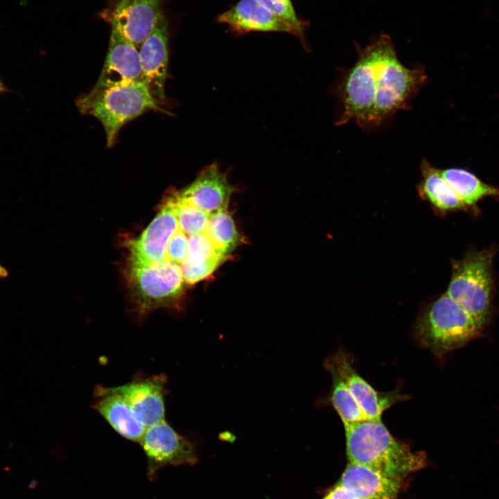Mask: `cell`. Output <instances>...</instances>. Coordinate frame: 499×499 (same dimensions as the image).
Masks as SVG:
<instances>
[{"instance_id":"obj_23","label":"cell","mask_w":499,"mask_h":499,"mask_svg":"<svg viewBox=\"0 0 499 499\" xmlns=\"http://www.w3.org/2000/svg\"><path fill=\"white\" fill-rule=\"evenodd\" d=\"M324 367L332 378L330 401L344 427L367 419L358 402L337 371L329 366Z\"/></svg>"},{"instance_id":"obj_27","label":"cell","mask_w":499,"mask_h":499,"mask_svg":"<svg viewBox=\"0 0 499 499\" xmlns=\"http://www.w3.org/2000/svg\"><path fill=\"white\" fill-rule=\"evenodd\" d=\"M322 499H356L342 486L336 484Z\"/></svg>"},{"instance_id":"obj_5","label":"cell","mask_w":499,"mask_h":499,"mask_svg":"<svg viewBox=\"0 0 499 499\" xmlns=\"http://www.w3.org/2000/svg\"><path fill=\"white\" fill-rule=\"evenodd\" d=\"M493 256V250H484L454 261L446 292L482 328L490 313Z\"/></svg>"},{"instance_id":"obj_4","label":"cell","mask_w":499,"mask_h":499,"mask_svg":"<svg viewBox=\"0 0 499 499\" xmlns=\"http://www.w3.org/2000/svg\"><path fill=\"white\" fill-rule=\"evenodd\" d=\"M391 42L390 37L383 34L365 48L358 49V59L347 73L340 89L343 109L337 125L356 119L360 127H367L374 104L380 63Z\"/></svg>"},{"instance_id":"obj_25","label":"cell","mask_w":499,"mask_h":499,"mask_svg":"<svg viewBox=\"0 0 499 499\" xmlns=\"http://www.w3.org/2000/svg\"><path fill=\"white\" fill-rule=\"evenodd\" d=\"M279 20L291 28L294 35L303 42L306 23L301 20L291 0H257Z\"/></svg>"},{"instance_id":"obj_3","label":"cell","mask_w":499,"mask_h":499,"mask_svg":"<svg viewBox=\"0 0 499 499\" xmlns=\"http://www.w3.org/2000/svg\"><path fill=\"white\" fill-rule=\"evenodd\" d=\"M482 328L446 292L441 295L417 322V340L441 356L481 335Z\"/></svg>"},{"instance_id":"obj_24","label":"cell","mask_w":499,"mask_h":499,"mask_svg":"<svg viewBox=\"0 0 499 499\" xmlns=\"http://www.w3.org/2000/svg\"><path fill=\"white\" fill-rule=\"evenodd\" d=\"M169 200L173 204L180 230L189 236L205 231L210 213L194 206L177 192Z\"/></svg>"},{"instance_id":"obj_9","label":"cell","mask_w":499,"mask_h":499,"mask_svg":"<svg viewBox=\"0 0 499 499\" xmlns=\"http://www.w3.org/2000/svg\"><path fill=\"white\" fill-rule=\"evenodd\" d=\"M164 0H119L109 19L114 28L139 48L163 15Z\"/></svg>"},{"instance_id":"obj_22","label":"cell","mask_w":499,"mask_h":499,"mask_svg":"<svg viewBox=\"0 0 499 499\" xmlns=\"http://www.w3.org/2000/svg\"><path fill=\"white\" fill-rule=\"evenodd\" d=\"M204 231L216 250L225 259L240 242V236L234 221L226 209L210 213Z\"/></svg>"},{"instance_id":"obj_15","label":"cell","mask_w":499,"mask_h":499,"mask_svg":"<svg viewBox=\"0 0 499 499\" xmlns=\"http://www.w3.org/2000/svg\"><path fill=\"white\" fill-rule=\"evenodd\" d=\"M93 407L121 436L140 442L146 428L137 419L116 387H96Z\"/></svg>"},{"instance_id":"obj_14","label":"cell","mask_w":499,"mask_h":499,"mask_svg":"<svg viewBox=\"0 0 499 499\" xmlns=\"http://www.w3.org/2000/svg\"><path fill=\"white\" fill-rule=\"evenodd\" d=\"M143 81L138 48L112 28L105 64L94 86L111 87Z\"/></svg>"},{"instance_id":"obj_20","label":"cell","mask_w":499,"mask_h":499,"mask_svg":"<svg viewBox=\"0 0 499 499\" xmlns=\"http://www.w3.org/2000/svg\"><path fill=\"white\" fill-rule=\"evenodd\" d=\"M421 171L422 180L419 186V193L438 209L450 211L468 207L443 177L440 170L425 159L421 161Z\"/></svg>"},{"instance_id":"obj_21","label":"cell","mask_w":499,"mask_h":499,"mask_svg":"<svg viewBox=\"0 0 499 499\" xmlns=\"http://www.w3.org/2000/svg\"><path fill=\"white\" fill-rule=\"evenodd\" d=\"M440 173L467 207H474L482 198L487 196H499L498 188L484 183L466 170L447 168L440 170Z\"/></svg>"},{"instance_id":"obj_6","label":"cell","mask_w":499,"mask_h":499,"mask_svg":"<svg viewBox=\"0 0 499 499\" xmlns=\"http://www.w3.org/2000/svg\"><path fill=\"white\" fill-rule=\"evenodd\" d=\"M426 79L422 67L409 69L401 63L391 42L380 63L374 104L367 127L378 125L396 111L409 108L410 100Z\"/></svg>"},{"instance_id":"obj_7","label":"cell","mask_w":499,"mask_h":499,"mask_svg":"<svg viewBox=\"0 0 499 499\" xmlns=\"http://www.w3.org/2000/svg\"><path fill=\"white\" fill-rule=\"evenodd\" d=\"M129 282L140 314L173 306L184 290L181 268L165 259L149 264L130 263Z\"/></svg>"},{"instance_id":"obj_19","label":"cell","mask_w":499,"mask_h":499,"mask_svg":"<svg viewBox=\"0 0 499 499\" xmlns=\"http://www.w3.org/2000/svg\"><path fill=\"white\" fill-rule=\"evenodd\" d=\"M225 259L205 231L189 235L187 255L180 265L184 282L198 283L210 275Z\"/></svg>"},{"instance_id":"obj_12","label":"cell","mask_w":499,"mask_h":499,"mask_svg":"<svg viewBox=\"0 0 499 499\" xmlns=\"http://www.w3.org/2000/svg\"><path fill=\"white\" fill-rule=\"evenodd\" d=\"M166 377L162 374L136 377L117 386L134 415L146 428L165 420L164 395Z\"/></svg>"},{"instance_id":"obj_26","label":"cell","mask_w":499,"mask_h":499,"mask_svg":"<svg viewBox=\"0 0 499 499\" xmlns=\"http://www.w3.org/2000/svg\"><path fill=\"white\" fill-rule=\"evenodd\" d=\"M188 250V238L180 229L170 238L166 251V259L180 265L186 259Z\"/></svg>"},{"instance_id":"obj_13","label":"cell","mask_w":499,"mask_h":499,"mask_svg":"<svg viewBox=\"0 0 499 499\" xmlns=\"http://www.w3.org/2000/svg\"><path fill=\"white\" fill-rule=\"evenodd\" d=\"M143 81L160 105L165 100L164 85L168 77V28L164 15L155 28L139 47Z\"/></svg>"},{"instance_id":"obj_2","label":"cell","mask_w":499,"mask_h":499,"mask_svg":"<svg viewBox=\"0 0 499 499\" xmlns=\"http://www.w3.org/2000/svg\"><path fill=\"white\" fill-rule=\"evenodd\" d=\"M76 106L80 113L93 116L101 123L110 148L116 143L119 132L125 123L147 112L168 113L152 97L143 81L94 86L76 100Z\"/></svg>"},{"instance_id":"obj_11","label":"cell","mask_w":499,"mask_h":499,"mask_svg":"<svg viewBox=\"0 0 499 499\" xmlns=\"http://www.w3.org/2000/svg\"><path fill=\"white\" fill-rule=\"evenodd\" d=\"M179 229L169 199L137 239L130 243V263L149 264L166 259L168 242Z\"/></svg>"},{"instance_id":"obj_18","label":"cell","mask_w":499,"mask_h":499,"mask_svg":"<svg viewBox=\"0 0 499 499\" xmlns=\"http://www.w3.org/2000/svg\"><path fill=\"white\" fill-rule=\"evenodd\" d=\"M238 35L252 31L285 32L294 35L290 27L279 20L257 0H240L218 17Z\"/></svg>"},{"instance_id":"obj_10","label":"cell","mask_w":499,"mask_h":499,"mask_svg":"<svg viewBox=\"0 0 499 499\" xmlns=\"http://www.w3.org/2000/svg\"><path fill=\"white\" fill-rule=\"evenodd\" d=\"M324 365L333 368L344 381L367 419H381L383 412L399 399L397 394L376 391L358 374L349 355L342 349L329 356Z\"/></svg>"},{"instance_id":"obj_16","label":"cell","mask_w":499,"mask_h":499,"mask_svg":"<svg viewBox=\"0 0 499 499\" xmlns=\"http://www.w3.org/2000/svg\"><path fill=\"white\" fill-rule=\"evenodd\" d=\"M401 482L371 467L349 462L337 484L356 499H397Z\"/></svg>"},{"instance_id":"obj_28","label":"cell","mask_w":499,"mask_h":499,"mask_svg":"<svg viewBox=\"0 0 499 499\" xmlns=\"http://www.w3.org/2000/svg\"><path fill=\"white\" fill-rule=\"evenodd\" d=\"M14 92L12 91L3 82V80L0 77V95L12 93Z\"/></svg>"},{"instance_id":"obj_17","label":"cell","mask_w":499,"mask_h":499,"mask_svg":"<svg viewBox=\"0 0 499 499\" xmlns=\"http://www.w3.org/2000/svg\"><path fill=\"white\" fill-rule=\"evenodd\" d=\"M233 191L225 175L213 164L204 168L192 184L177 193L194 206L212 213L226 209Z\"/></svg>"},{"instance_id":"obj_29","label":"cell","mask_w":499,"mask_h":499,"mask_svg":"<svg viewBox=\"0 0 499 499\" xmlns=\"http://www.w3.org/2000/svg\"><path fill=\"white\" fill-rule=\"evenodd\" d=\"M8 276V271L0 264V279L6 278Z\"/></svg>"},{"instance_id":"obj_1","label":"cell","mask_w":499,"mask_h":499,"mask_svg":"<svg viewBox=\"0 0 499 499\" xmlns=\"http://www.w3.org/2000/svg\"><path fill=\"white\" fill-rule=\"evenodd\" d=\"M349 462L362 464L402 481L422 469L426 456L398 441L381 419H365L344 427Z\"/></svg>"},{"instance_id":"obj_8","label":"cell","mask_w":499,"mask_h":499,"mask_svg":"<svg viewBox=\"0 0 499 499\" xmlns=\"http://www.w3.org/2000/svg\"><path fill=\"white\" fill-rule=\"evenodd\" d=\"M139 444L147 457L150 479L166 466L193 465L198 461L193 444L166 420L146 428Z\"/></svg>"}]
</instances>
